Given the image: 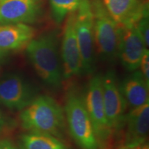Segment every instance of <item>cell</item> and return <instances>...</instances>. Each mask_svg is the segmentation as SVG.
I'll use <instances>...</instances> for the list:
<instances>
[{
	"mask_svg": "<svg viewBox=\"0 0 149 149\" xmlns=\"http://www.w3.org/2000/svg\"><path fill=\"white\" fill-rule=\"evenodd\" d=\"M102 95L106 116L109 127L118 130L125 119L126 103L113 70H109L102 76Z\"/></svg>",
	"mask_w": 149,
	"mask_h": 149,
	"instance_id": "52a82bcc",
	"label": "cell"
},
{
	"mask_svg": "<svg viewBox=\"0 0 149 149\" xmlns=\"http://www.w3.org/2000/svg\"><path fill=\"white\" fill-rule=\"evenodd\" d=\"M133 149H149V146H148V144L146 142H144V144H141L140 146L136 147V148H133Z\"/></svg>",
	"mask_w": 149,
	"mask_h": 149,
	"instance_id": "7402d4cb",
	"label": "cell"
},
{
	"mask_svg": "<svg viewBox=\"0 0 149 149\" xmlns=\"http://www.w3.org/2000/svg\"><path fill=\"white\" fill-rule=\"evenodd\" d=\"M120 88L131 109L149 102V85L140 71H135L128 76L120 85Z\"/></svg>",
	"mask_w": 149,
	"mask_h": 149,
	"instance_id": "9a60e30c",
	"label": "cell"
},
{
	"mask_svg": "<svg viewBox=\"0 0 149 149\" xmlns=\"http://www.w3.org/2000/svg\"><path fill=\"white\" fill-rule=\"evenodd\" d=\"M35 31L26 24L0 26V49L8 52L26 47L34 39Z\"/></svg>",
	"mask_w": 149,
	"mask_h": 149,
	"instance_id": "5bb4252c",
	"label": "cell"
},
{
	"mask_svg": "<svg viewBox=\"0 0 149 149\" xmlns=\"http://www.w3.org/2000/svg\"><path fill=\"white\" fill-rule=\"evenodd\" d=\"M64 110L70 135L78 146L81 149L100 148L82 97L75 91H70L67 95Z\"/></svg>",
	"mask_w": 149,
	"mask_h": 149,
	"instance_id": "277c9868",
	"label": "cell"
},
{
	"mask_svg": "<svg viewBox=\"0 0 149 149\" xmlns=\"http://www.w3.org/2000/svg\"><path fill=\"white\" fill-rule=\"evenodd\" d=\"M136 27L138 30L141 38L144 41L145 46L148 48L149 46V23L148 13H146L139 19V21L135 24Z\"/></svg>",
	"mask_w": 149,
	"mask_h": 149,
	"instance_id": "ac0fdd59",
	"label": "cell"
},
{
	"mask_svg": "<svg viewBox=\"0 0 149 149\" xmlns=\"http://www.w3.org/2000/svg\"><path fill=\"white\" fill-rule=\"evenodd\" d=\"M76 36L81 60V73L90 74L95 68L93 15L91 0H81L75 12Z\"/></svg>",
	"mask_w": 149,
	"mask_h": 149,
	"instance_id": "5b68a950",
	"label": "cell"
},
{
	"mask_svg": "<svg viewBox=\"0 0 149 149\" xmlns=\"http://www.w3.org/2000/svg\"><path fill=\"white\" fill-rule=\"evenodd\" d=\"M83 100L100 146L108 142L113 133L108 124L104 109L102 75L95 74L91 78Z\"/></svg>",
	"mask_w": 149,
	"mask_h": 149,
	"instance_id": "8992f818",
	"label": "cell"
},
{
	"mask_svg": "<svg viewBox=\"0 0 149 149\" xmlns=\"http://www.w3.org/2000/svg\"><path fill=\"white\" fill-rule=\"evenodd\" d=\"M19 144V149H69L58 137L35 131L22 134Z\"/></svg>",
	"mask_w": 149,
	"mask_h": 149,
	"instance_id": "2e32d148",
	"label": "cell"
},
{
	"mask_svg": "<svg viewBox=\"0 0 149 149\" xmlns=\"http://www.w3.org/2000/svg\"><path fill=\"white\" fill-rule=\"evenodd\" d=\"M110 16L119 24H135L144 15L148 13L146 0H102Z\"/></svg>",
	"mask_w": 149,
	"mask_h": 149,
	"instance_id": "4fadbf2b",
	"label": "cell"
},
{
	"mask_svg": "<svg viewBox=\"0 0 149 149\" xmlns=\"http://www.w3.org/2000/svg\"><path fill=\"white\" fill-rule=\"evenodd\" d=\"M52 17L57 25H60L65 18L71 13L75 12L81 0H49Z\"/></svg>",
	"mask_w": 149,
	"mask_h": 149,
	"instance_id": "e0dca14e",
	"label": "cell"
},
{
	"mask_svg": "<svg viewBox=\"0 0 149 149\" xmlns=\"http://www.w3.org/2000/svg\"><path fill=\"white\" fill-rule=\"evenodd\" d=\"M0 149H19L12 140L8 138L0 139Z\"/></svg>",
	"mask_w": 149,
	"mask_h": 149,
	"instance_id": "ffe728a7",
	"label": "cell"
},
{
	"mask_svg": "<svg viewBox=\"0 0 149 149\" xmlns=\"http://www.w3.org/2000/svg\"><path fill=\"white\" fill-rule=\"evenodd\" d=\"M0 104H1V103H0Z\"/></svg>",
	"mask_w": 149,
	"mask_h": 149,
	"instance_id": "d4e9b609",
	"label": "cell"
},
{
	"mask_svg": "<svg viewBox=\"0 0 149 149\" xmlns=\"http://www.w3.org/2000/svg\"><path fill=\"white\" fill-rule=\"evenodd\" d=\"M36 91L21 76L10 74L0 79V103L21 111L36 97Z\"/></svg>",
	"mask_w": 149,
	"mask_h": 149,
	"instance_id": "ba28073f",
	"label": "cell"
},
{
	"mask_svg": "<svg viewBox=\"0 0 149 149\" xmlns=\"http://www.w3.org/2000/svg\"><path fill=\"white\" fill-rule=\"evenodd\" d=\"M139 67H140V72L145 81L149 85V51L148 48L144 52Z\"/></svg>",
	"mask_w": 149,
	"mask_h": 149,
	"instance_id": "d6986e66",
	"label": "cell"
},
{
	"mask_svg": "<svg viewBox=\"0 0 149 149\" xmlns=\"http://www.w3.org/2000/svg\"><path fill=\"white\" fill-rule=\"evenodd\" d=\"M0 1H1V0H0Z\"/></svg>",
	"mask_w": 149,
	"mask_h": 149,
	"instance_id": "484cf974",
	"label": "cell"
},
{
	"mask_svg": "<svg viewBox=\"0 0 149 149\" xmlns=\"http://www.w3.org/2000/svg\"><path fill=\"white\" fill-rule=\"evenodd\" d=\"M119 149H133V148H128V147H126V146H123V147H121Z\"/></svg>",
	"mask_w": 149,
	"mask_h": 149,
	"instance_id": "cb8c5ba5",
	"label": "cell"
},
{
	"mask_svg": "<svg viewBox=\"0 0 149 149\" xmlns=\"http://www.w3.org/2000/svg\"><path fill=\"white\" fill-rule=\"evenodd\" d=\"M120 26L118 57L126 70L135 71L146 47L135 24Z\"/></svg>",
	"mask_w": 149,
	"mask_h": 149,
	"instance_id": "30bf717a",
	"label": "cell"
},
{
	"mask_svg": "<svg viewBox=\"0 0 149 149\" xmlns=\"http://www.w3.org/2000/svg\"><path fill=\"white\" fill-rule=\"evenodd\" d=\"M11 123L7 117L0 111V133H2L5 130H6L10 126Z\"/></svg>",
	"mask_w": 149,
	"mask_h": 149,
	"instance_id": "44dd1931",
	"label": "cell"
},
{
	"mask_svg": "<svg viewBox=\"0 0 149 149\" xmlns=\"http://www.w3.org/2000/svg\"><path fill=\"white\" fill-rule=\"evenodd\" d=\"M40 12L37 0H1L0 24L34 23Z\"/></svg>",
	"mask_w": 149,
	"mask_h": 149,
	"instance_id": "8fae6325",
	"label": "cell"
},
{
	"mask_svg": "<svg viewBox=\"0 0 149 149\" xmlns=\"http://www.w3.org/2000/svg\"><path fill=\"white\" fill-rule=\"evenodd\" d=\"M22 127L27 131L50 134L61 138L66 130L64 110L53 97L37 96L22 110L19 115Z\"/></svg>",
	"mask_w": 149,
	"mask_h": 149,
	"instance_id": "6da1fadb",
	"label": "cell"
},
{
	"mask_svg": "<svg viewBox=\"0 0 149 149\" xmlns=\"http://www.w3.org/2000/svg\"><path fill=\"white\" fill-rule=\"evenodd\" d=\"M8 52L2 51V50L0 49V60L3 59L6 57V56H7V55H8Z\"/></svg>",
	"mask_w": 149,
	"mask_h": 149,
	"instance_id": "603a6c76",
	"label": "cell"
},
{
	"mask_svg": "<svg viewBox=\"0 0 149 149\" xmlns=\"http://www.w3.org/2000/svg\"><path fill=\"white\" fill-rule=\"evenodd\" d=\"M75 12L71 13L67 16L61 43L62 77L65 79L81 73V56L74 26Z\"/></svg>",
	"mask_w": 149,
	"mask_h": 149,
	"instance_id": "9c48e42d",
	"label": "cell"
},
{
	"mask_svg": "<svg viewBox=\"0 0 149 149\" xmlns=\"http://www.w3.org/2000/svg\"><path fill=\"white\" fill-rule=\"evenodd\" d=\"M26 53L40 79L51 88H59L63 79L62 66L55 33H46L33 39L26 46Z\"/></svg>",
	"mask_w": 149,
	"mask_h": 149,
	"instance_id": "7a4b0ae2",
	"label": "cell"
},
{
	"mask_svg": "<svg viewBox=\"0 0 149 149\" xmlns=\"http://www.w3.org/2000/svg\"><path fill=\"white\" fill-rule=\"evenodd\" d=\"M95 48L101 60L113 62L118 57L120 26L110 16L102 0H91Z\"/></svg>",
	"mask_w": 149,
	"mask_h": 149,
	"instance_id": "3957f363",
	"label": "cell"
},
{
	"mask_svg": "<svg viewBox=\"0 0 149 149\" xmlns=\"http://www.w3.org/2000/svg\"><path fill=\"white\" fill-rule=\"evenodd\" d=\"M124 146L135 148L146 142L149 130V102L132 109L126 115Z\"/></svg>",
	"mask_w": 149,
	"mask_h": 149,
	"instance_id": "7c38bea8",
	"label": "cell"
}]
</instances>
